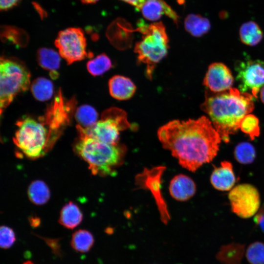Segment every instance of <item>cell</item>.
<instances>
[{
  "label": "cell",
  "mask_w": 264,
  "mask_h": 264,
  "mask_svg": "<svg viewBox=\"0 0 264 264\" xmlns=\"http://www.w3.org/2000/svg\"><path fill=\"white\" fill-rule=\"evenodd\" d=\"M236 180L232 163L225 160L220 163V166L215 168L210 176L212 185L216 189L221 191L231 190Z\"/></svg>",
  "instance_id": "obj_14"
},
{
  "label": "cell",
  "mask_w": 264,
  "mask_h": 264,
  "mask_svg": "<svg viewBox=\"0 0 264 264\" xmlns=\"http://www.w3.org/2000/svg\"><path fill=\"white\" fill-rule=\"evenodd\" d=\"M31 225L34 227L38 226L40 224V220L39 219H34L30 220Z\"/></svg>",
  "instance_id": "obj_34"
},
{
  "label": "cell",
  "mask_w": 264,
  "mask_h": 264,
  "mask_svg": "<svg viewBox=\"0 0 264 264\" xmlns=\"http://www.w3.org/2000/svg\"><path fill=\"white\" fill-rule=\"evenodd\" d=\"M157 136L163 148L171 152L181 166L193 172L212 161L222 140L206 116L171 121L158 129Z\"/></svg>",
  "instance_id": "obj_1"
},
{
  "label": "cell",
  "mask_w": 264,
  "mask_h": 264,
  "mask_svg": "<svg viewBox=\"0 0 264 264\" xmlns=\"http://www.w3.org/2000/svg\"><path fill=\"white\" fill-rule=\"evenodd\" d=\"M94 242V237L91 233L85 229H79L72 234L70 244L76 251L86 253L91 248Z\"/></svg>",
  "instance_id": "obj_21"
},
{
  "label": "cell",
  "mask_w": 264,
  "mask_h": 264,
  "mask_svg": "<svg viewBox=\"0 0 264 264\" xmlns=\"http://www.w3.org/2000/svg\"><path fill=\"white\" fill-rule=\"evenodd\" d=\"M255 98L251 94L236 88L220 92L207 89L200 107L208 115L222 140L228 143L230 135L237 132L242 118L253 110Z\"/></svg>",
  "instance_id": "obj_2"
},
{
  "label": "cell",
  "mask_w": 264,
  "mask_h": 264,
  "mask_svg": "<svg viewBox=\"0 0 264 264\" xmlns=\"http://www.w3.org/2000/svg\"><path fill=\"white\" fill-rule=\"evenodd\" d=\"M234 78L231 71L220 62L210 65L203 79V85L213 92L227 90L232 88Z\"/></svg>",
  "instance_id": "obj_12"
},
{
  "label": "cell",
  "mask_w": 264,
  "mask_h": 264,
  "mask_svg": "<svg viewBox=\"0 0 264 264\" xmlns=\"http://www.w3.org/2000/svg\"><path fill=\"white\" fill-rule=\"evenodd\" d=\"M139 25L138 30L143 36L136 43L134 51L137 54L138 62L146 65L147 76L151 79L155 65L168 52L169 40L162 22Z\"/></svg>",
  "instance_id": "obj_4"
},
{
  "label": "cell",
  "mask_w": 264,
  "mask_h": 264,
  "mask_svg": "<svg viewBox=\"0 0 264 264\" xmlns=\"http://www.w3.org/2000/svg\"><path fill=\"white\" fill-rule=\"evenodd\" d=\"M239 129L248 135L251 140H254L256 137L259 136L260 133L258 118L250 113L245 115L240 123Z\"/></svg>",
  "instance_id": "obj_27"
},
{
  "label": "cell",
  "mask_w": 264,
  "mask_h": 264,
  "mask_svg": "<svg viewBox=\"0 0 264 264\" xmlns=\"http://www.w3.org/2000/svg\"><path fill=\"white\" fill-rule=\"evenodd\" d=\"M260 96L262 102L264 104V86L260 90Z\"/></svg>",
  "instance_id": "obj_36"
},
{
  "label": "cell",
  "mask_w": 264,
  "mask_h": 264,
  "mask_svg": "<svg viewBox=\"0 0 264 264\" xmlns=\"http://www.w3.org/2000/svg\"><path fill=\"white\" fill-rule=\"evenodd\" d=\"M75 118L79 126L83 128H88L97 122L98 113L92 106L83 105L76 109Z\"/></svg>",
  "instance_id": "obj_24"
},
{
  "label": "cell",
  "mask_w": 264,
  "mask_h": 264,
  "mask_svg": "<svg viewBox=\"0 0 264 264\" xmlns=\"http://www.w3.org/2000/svg\"><path fill=\"white\" fill-rule=\"evenodd\" d=\"M255 222L264 232V210H261L255 216Z\"/></svg>",
  "instance_id": "obj_32"
},
{
  "label": "cell",
  "mask_w": 264,
  "mask_h": 264,
  "mask_svg": "<svg viewBox=\"0 0 264 264\" xmlns=\"http://www.w3.org/2000/svg\"><path fill=\"white\" fill-rule=\"evenodd\" d=\"M83 3L86 4L94 3L98 1L99 0H80Z\"/></svg>",
  "instance_id": "obj_37"
},
{
  "label": "cell",
  "mask_w": 264,
  "mask_h": 264,
  "mask_svg": "<svg viewBox=\"0 0 264 264\" xmlns=\"http://www.w3.org/2000/svg\"><path fill=\"white\" fill-rule=\"evenodd\" d=\"M14 142L28 157L37 158L44 154L48 139V131L44 123L27 117L16 123Z\"/></svg>",
  "instance_id": "obj_6"
},
{
  "label": "cell",
  "mask_w": 264,
  "mask_h": 264,
  "mask_svg": "<svg viewBox=\"0 0 264 264\" xmlns=\"http://www.w3.org/2000/svg\"><path fill=\"white\" fill-rule=\"evenodd\" d=\"M83 220V214L78 206L69 202L62 209L59 222L67 229H73L79 225Z\"/></svg>",
  "instance_id": "obj_19"
},
{
  "label": "cell",
  "mask_w": 264,
  "mask_h": 264,
  "mask_svg": "<svg viewBox=\"0 0 264 264\" xmlns=\"http://www.w3.org/2000/svg\"><path fill=\"white\" fill-rule=\"evenodd\" d=\"M196 191V185L194 181L184 175L176 176L169 185L170 195L178 201H184L189 199L195 194Z\"/></svg>",
  "instance_id": "obj_15"
},
{
  "label": "cell",
  "mask_w": 264,
  "mask_h": 264,
  "mask_svg": "<svg viewBox=\"0 0 264 264\" xmlns=\"http://www.w3.org/2000/svg\"><path fill=\"white\" fill-rule=\"evenodd\" d=\"M30 76L28 69L21 61L15 58L1 57L0 113L11 104L17 94L28 89Z\"/></svg>",
  "instance_id": "obj_5"
},
{
  "label": "cell",
  "mask_w": 264,
  "mask_h": 264,
  "mask_svg": "<svg viewBox=\"0 0 264 264\" xmlns=\"http://www.w3.org/2000/svg\"><path fill=\"white\" fill-rule=\"evenodd\" d=\"M75 150L89 165L93 174L109 175L120 165L125 154V147L104 143L79 133Z\"/></svg>",
  "instance_id": "obj_3"
},
{
  "label": "cell",
  "mask_w": 264,
  "mask_h": 264,
  "mask_svg": "<svg viewBox=\"0 0 264 264\" xmlns=\"http://www.w3.org/2000/svg\"><path fill=\"white\" fill-rule=\"evenodd\" d=\"M165 168L163 166H158L152 169H144L142 173L137 175L135 184L140 188L150 190L156 201L161 220L167 224L170 216L161 190V176Z\"/></svg>",
  "instance_id": "obj_11"
},
{
  "label": "cell",
  "mask_w": 264,
  "mask_h": 264,
  "mask_svg": "<svg viewBox=\"0 0 264 264\" xmlns=\"http://www.w3.org/2000/svg\"><path fill=\"white\" fill-rule=\"evenodd\" d=\"M235 70L239 89L248 92L255 98L264 86V62L246 58L235 62Z\"/></svg>",
  "instance_id": "obj_9"
},
{
  "label": "cell",
  "mask_w": 264,
  "mask_h": 264,
  "mask_svg": "<svg viewBox=\"0 0 264 264\" xmlns=\"http://www.w3.org/2000/svg\"><path fill=\"white\" fill-rule=\"evenodd\" d=\"M28 196L34 204L41 205L45 204L50 198L49 190L43 181H33L28 188Z\"/></svg>",
  "instance_id": "obj_23"
},
{
  "label": "cell",
  "mask_w": 264,
  "mask_h": 264,
  "mask_svg": "<svg viewBox=\"0 0 264 264\" xmlns=\"http://www.w3.org/2000/svg\"><path fill=\"white\" fill-rule=\"evenodd\" d=\"M139 11L145 19L150 21H157L165 15L176 23L178 22V15L163 0H145Z\"/></svg>",
  "instance_id": "obj_13"
},
{
  "label": "cell",
  "mask_w": 264,
  "mask_h": 264,
  "mask_svg": "<svg viewBox=\"0 0 264 264\" xmlns=\"http://www.w3.org/2000/svg\"><path fill=\"white\" fill-rule=\"evenodd\" d=\"M246 257L250 264H264V243L256 242L250 244L246 251Z\"/></svg>",
  "instance_id": "obj_28"
},
{
  "label": "cell",
  "mask_w": 264,
  "mask_h": 264,
  "mask_svg": "<svg viewBox=\"0 0 264 264\" xmlns=\"http://www.w3.org/2000/svg\"><path fill=\"white\" fill-rule=\"evenodd\" d=\"M210 21L199 14H190L184 20L185 30L195 37H200L207 33L211 29Z\"/></svg>",
  "instance_id": "obj_18"
},
{
  "label": "cell",
  "mask_w": 264,
  "mask_h": 264,
  "mask_svg": "<svg viewBox=\"0 0 264 264\" xmlns=\"http://www.w3.org/2000/svg\"><path fill=\"white\" fill-rule=\"evenodd\" d=\"M110 95L119 100H128L134 94L136 87L132 80L121 75H115L109 82Z\"/></svg>",
  "instance_id": "obj_16"
},
{
  "label": "cell",
  "mask_w": 264,
  "mask_h": 264,
  "mask_svg": "<svg viewBox=\"0 0 264 264\" xmlns=\"http://www.w3.org/2000/svg\"><path fill=\"white\" fill-rule=\"evenodd\" d=\"M125 111L117 108H111L104 111L100 120L92 126L83 128L78 125L79 133L84 134L104 143L117 144L119 132L130 127Z\"/></svg>",
  "instance_id": "obj_7"
},
{
  "label": "cell",
  "mask_w": 264,
  "mask_h": 264,
  "mask_svg": "<svg viewBox=\"0 0 264 264\" xmlns=\"http://www.w3.org/2000/svg\"><path fill=\"white\" fill-rule=\"evenodd\" d=\"M135 7L139 11L145 0H121Z\"/></svg>",
  "instance_id": "obj_33"
},
{
  "label": "cell",
  "mask_w": 264,
  "mask_h": 264,
  "mask_svg": "<svg viewBox=\"0 0 264 264\" xmlns=\"http://www.w3.org/2000/svg\"><path fill=\"white\" fill-rule=\"evenodd\" d=\"M60 55L52 49L42 47L37 52V59L39 65L44 69L49 71L50 77L57 78L59 74L57 71L60 66Z\"/></svg>",
  "instance_id": "obj_17"
},
{
  "label": "cell",
  "mask_w": 264,
  "mask_h": 264,
  "mask_svg": "<svg viewBox=\"0 0 264 264\" xmlns=\"http://www.w3.org/2000/svg\"><path fill=\"white\" fill-rule=\"evenodd\" d=\"M239 36L244 44L255 46L262 40L263 33L257 23L250 21L242 24L239 29Z\"/></svg>",
  "instance_id": "obj_20"
},
{
  "label": "cell",
  "mask_w": 264,
  "mask_h": 264,
  "mask_svg": "<svg viewBox=\"0 0 264 264\" xmlns=\"http://www.w3.org/2000/svg\"><path fill=\"white\" fill-rule=\"evenodd\" d=\"M232 211L238 217L248 219L257 213L260 206L258 189L248 183H242L233 187L228 194Z\"/></svg>",
  "instance_id": "obj_10"
},
{
  "label": "cell",
  "mask_w": 264,
  "mask_h": 264,
  "mask_svg": "<svg viewBox=\"0 0 264 264\" xmlns=\"http://www.w3.org/2000/svg\"><path fill=\"white\" fill-rule=\"evenodd\" d=\"M20 0H0L1 10H8L17 4Z\"/></svg>",
  "instance_id": "obj_31"
},
{
  "label": "cell",
  "mask_w": 264,
  "mask_h": 264,
  "mask_svg": "<svg viewBox=\"0 0 264 264\" xmlns=\"http://www.w3.org/2000/svg\"><path fill=\"white\" fill-rule=\"evenodd\" d=\"M48 245L54 254L58 257L62 256V252L59 239H50L44 237H41Z\"/></svg>",
  "instance_id": "obj_30"
},
{
  "label": "cell",
  "mask_w": 264,
  "mask_h": 264,
  "mask_svg": "<svg viewBox=\"0 0 264 264\" xmlns=\"http://www.w3.org/2000/svg\"><path fill=\"white\" fill-rule=\"evenodd\" d=\"M219 17L221 19H224L228 17V14L227 11L225 10H222L219 13Z\"/></svg>",
  "instance_id": "obj_35"
},
{
  "label": "cell",
  "mask_w": 264,
  "mask_h": 264,
  "mask_svg": "<svg viewBox=\"0 0 264 264\" xmlns=\"http://www.w3.org/2000/svg\"><path fill=\"white\" fill-rule=\"evenodd\" d=\"M111 67V60L105 53L97 56L94 59L89 61L87 64L88 71L93 76L102 75Z\"/></svg>",
  "instance_id": "obj_25"
},
{
  "label": "cell",
  "mask_w": 264,
  "mask_h": 264,
  "mask_svg": "<svg viewBox=\"0 0 264 264\" xmlns=\"http://www.w3.org/2000/svg\"><path fill=\"white\" fill-rule=\"evenodd\" d=\"M234 154L238 162L242 164H248L254 161L256 153L252 144L248 142H242L235 147Z\"/></svg>",
  "instance_id": "obj_26"
},
{
  "label": "cell",
  "mask_w": 264,
  "mask_h": 264,
  "mask_svg": "<svg viewBox=\"0 0 264 264\" xmlns=\"http://www.w3.org/2000/svg\"><path fill=\"white\" fill-rule=\"evenodd\" d=\"M16 241L14 231L10 227L1 225L0 228V246L7 249L10 248Z\"/></svg>",
  "instance_id": "obj_29"
},
{
  "label": "cell",
  "mask_w": 264,
  "mask_h": 264,
  "mask_svg": "<svg viewBox=\"0 0 264 264\" xmlns=\"http://www.w3.org/2000/svg\"><path fill=\"white\" fill-rule=\"evenodd\" d=\"M31 91L35 98L45 101L51 98L53 93V85L51 81L42 77L35 79L31 85Z\"/></svg>",
  "instance_id": "obj_22"
},
{
  "label": "cell",
  "mask_w": 264,
  "mask_h": 264,
  "mask_svg": "<svg viewBox=\"0 0 264 264\" xmlns=\"http://www.w3.org/2000/svg\"><path fill=\"white\" fill-rule=\"evenodd\" d=\"M55 44L68 65L92 56V53L87 51L86 39L80 28L69 27L60 31Z\"/></svg>",
  "instance_id": "obj_8"
},
{
  "label": "cell",
  "mask_w": 264,
  "mask_h": 264,
  "mask_svg": "<svg viewBox=\"0 0 264 264\" xmlns=\"http://www.w3.org/2000/svg\"><path fill=\"white\" fill-rule=\"evenodd\" d=\"M22 264H34L31 261H27L24 262Z\"/></svg>",
  "instance_id": "obj_38"
}]
</instances>
